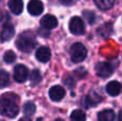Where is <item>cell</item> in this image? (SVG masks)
<instances>
[{"mask_svg": "<svg viewBox=\"0 0 122 121\" xmlns=\"http://www.w3.org/2000/svg\"><path fill=\"white\" fill-rule=\"evenodd\" d=\"M100 101H102V99L99 96V94H93V92H92L91 94H88V96H86V100H85V106L86 107L95 106Z\"/></svg>", "mask_w": 122, "mask_h": 121, "instance_id": "obj_17", "label": "cell"}, {"mask_svg": "<svg viewBox=\"0 0 122 121\" xmlns=\"http://www.w3.org/2000/svg\"><path fill=\"white\" fill-rule=\"evenodd\" d=\"M69 28L70 31L75 35H80V34L85 33V24L80 17L74 16L69 23Z\"/></svg>", "mask_w": 122, "mask_h": 121, "instance_id": "obj_4", "label": "cell"}, {"mask_svg": "<svg viewBox=\"0 0 122 121\" xmlns=\"http://www.w3.org/2000/svg\"><path fill=\"white\" fill-rule=\"evenodd\" d=\"M118 119L119 121H122V109L120 111V113H119V116H118Z\"/></svg>", "mask_w": 122, "mask_h": 121, "instance_id": "obj_26", "label": "cell"}, {"mask_svg": "<svg viewBox=\"0 0 122 121\" xmlns=\"http://www.w3.org/2000/svg\"><path fill=\"white\" fill-rule=\"evenodd\" d=\"M97 33L102 36V38H107L112 33V25L110 23H106L102 25L101 27L97 29Z\"/></svg>", "mask_w": 122, "mask_h": 121, "instance_id": "obj_15", "label": "cell"}, {"mask_svg": "<svg viewBox=\"0 0 122 121\" xmlns=\"http://www.w3.org/2000/svg\"><path fill=\"white\" fill-rule=\"evenodd\" d=\"M19 121H31V119H30L29 117H23L19 119Z\"/></svg>", "mask_w": 122, "mask_h": 121, "instance_id": "obj_25", "label": "cell"}, {"mask_svg": "<svg viewBox=\"0 0 122 121\" xmlns=\"http://www.w3.org/2000/svg\"><path fill=\"white\" fill-rule=\"evenodd\" d=\"M15 34V29L13 27V25L11 23L4 24V26L2 27L1 31H0V40L2 42H6V41L11 40Z\"/></svg>", "mask_w": 122, "mask_h": 121, "instance_id": "obj_7", "label": "cell"}, {"mask_svg": "<svg viewBox=\"0 0 122 121\" xmlns=\"http://www.w3.org/2000/svg\"><path fill=\"white\" fill-rule=\"evenodd\" d=\"M29 72H28L27 66L24 64H17L14 69V79L17 83H24L27 81Z\"/></svg>", "mask_w": 122, "mask_h": 121, "instance_id": "obj_6", "label": "cell"}, {"mask_svg": "<svg viewBox=\"0 0 122 121\" xmlns=\"http://www.w3.org/2000/svg\"><path fill=\"white\" fill-rule=\"evenodd\" d=\"M121 89H122L121 84L116 81H109V83L107 84V86H106V92L112 96H118V94H120Z\"/></svg>", "mask_w": 122, "mask_h": 121, "instance_id": "obj_12", "label": "cell"}, {"mask_svg": "<svg viewBox=\"0 0 122 121\" xmlns=\"http://www.w3.org/2000/svg\"><path fill=\"white\" fill-rule=\"evenodd\" d=\"M71 121H86V115L80 109H75L71 114Z\"/></svg>", "mask_w": 122, "mask_h": 121, "instance_id": "obj_18", "label": "cell"}, {"mask_svg": "<svg viewBox=\"0 0 122 121\" xmlns=\"http://www.w3.org/2000/svg\"><path fill=\"white\" fill-rule=\"evenodd\" d=\"M24 113L28 116H31L36 113V105L33 102H27L24 105Z\"/></svg>", "mask_w": 122, "mask_h": 121, "instance_id": "obj_20", "label": "cell"}, {"mask_svg": "<svg viewBox=\"0 0 122 121\" xmlns=\"http://www.w3.org/2000/svg\"><path fill=\"white\" fill-rule=\"evenodd\" d=\"M59 1L62 4H65V5H67V4H71L72 3V1H73V0H59Z\"/></svg>", "mask_w": 122, "mask_h": 121, "instance_id": "obj_24", "label": "cell"}, {"mask_svg": "<svg viewBox=\"0 0 122 121\" xmlns=\"http://www.w3.org/2000/svg\"><path fill=\"white\" fill-rule=\"evenodd\" d=\"M16 59V55H15L14 51L12 50H6L3 55V60L6 62V63H12V62L15 61Z\"/></svg>", "mask_w": 122, "mask_h": 121, "instance_id": "obj_22", "label": "cell"}, {"mask_svg": "<svg viewBox=\"0 0 122 121\" xmlns=\"http://www.w3.org/2000/svg\"><path fill=\"white\" fill-rule=\"evenodd\" d=\"M94 3L102 11H107L112 9L115 4V0H94Z\"/></svg>", "mask_w": 122, "mask_h": 121, "instance_id": "obj_16", "label": "cell"}, {"mask_svg": "<svg viewBox=\"0 0 122 121\" xmlns=\"http://www.w3.org/2000/svg\"><path fill=\"white\" fill-rule=\"evenodd\" d=\"M41 78H42V76H41L40 72H39L38 70H33V71H32V73H31V75H30V81H31V85H32V86L38 85V84L41 81Z\"/></svg>", "mask_w": 122, "mask_h": 121, "instance_id": "obj_21", "label": "cell"}, {"mask_svg": "<svg viewBox=\"0 0 122 121\" xmlns=\"http://www.w3.org/2000/svg\"><path fill=\"white\" fill-rule=\"evenodd\" d=\"M43 10H44V5L40 0H30L28 3V12L33 16L42 14Z\"/></svg>", "mask_w": 122, "mask_h": 121, "instance_id": "obj_10", "label": "cell"}, {"mask_svg": "<svg viewBox=\"0 0 122 121\" xmlns=\"http://www.w3.org/2000/svg\"><path fill=\"white\" fill-rule=\"evenodd\" d=\"M9 9L15 15H18L23 12L24 2L23 0H9Z\"/></svg>", "mask_w": 122, "mask_h": 121, "instance_id": "obj_13", "label": "cell"}, {"mask_svg": "<svg viewBox=\"0 0 122 121\" xmlns=\"http://www.w3.org/2000/svg\"><path fill=\"white\" fill-rule=\"evenodd\" d=\"M49 98L51 99L55 102H58V101H61L65 96V89L63 87H61L59 85L53 86V87L49 89Z\"/></svg>", "mask_w": 122, "mask_h": 121, "instance_id": "obj_8", "label": "cell"}, {"mask_svg": "<svg viewBox=\"0 0 122 121\" xmlns=\"http://www.w3.org/2000/svg\"><path fill=\"white\" fill-rule=\"evenodd\" d=\"M55 121H64V120H62V119H56Z\"/></svg>", "mask_w": 122, "mask_h": 121, "instance_id": "obj_27", "label": "cell"}, {"mask_svg": "<svg viewBox=\"0 0 122 121\" xmlns=\"http://www.w3.org/2000/svg\"><path fill=\"white\" fill-rule=\"evenodd\" d=\"M16 46L19 50L24 51V53H30L36 46V36L31 32H24L17 38Z\"/></svg>", "mask_w": 122, "mask_h": 121, "instance_id": "obj_2", "label": "cell"}, {"mask_svg": "<svg viewBox=\"0 0 122 121\" xmlns=\"http://www.w3.org/2000/svg\"><path fill=\"white\" fill-rule=\"evenodd\" d=\"M19 108L12 98L8 96V94H3L0 98V114L9 118H14L17 116Z\"/></svg>", "mask_w": 122, "mask_h": 121, "instance_id": "obj_1", "label": "cell"}, {"mask_svg": "<svg viewBox=\"0 0 122 121\" xmlns=\"http://www.w3.org/2000/svg\"><path fill=\"white\" fill-rule=\"evenodd\" d=\"M41 26H42L44 29H54L58 26V19L56 18L54 15H51V14H47V15H44V16L41 18V21H40Z\"/></svg>", "mask_w": 122, "mask_h": 121, "instance_id": "obj_9", "label": "cell"}, {"mask_svg": "<svg viewBox=\"0 0 122 121\" xmlns=\"http://www.w3.org/2000/svg\"><path fill=\"white\" fill-rule=\"evenodd\" d=\"M99 121H114L115 120V113L112 109H104L100 111L97 115Z\"/></svg>", "mask_w": 122, "mask_h": 121, "instance_id": "obj_14", "label": "cell"}, {"mask_svg": "<svg viewBox=\"0 0 122 121\" xmlns=\"http://www.w3.org/2000/svg\"><path fill=\"white\" fill-rule=\"evenodd\" d=\"M87 57V49L84 44L79 42H76L71 47V59L75 63L84 61Z\"/></svg>", "mask_w": 122, "mask_h": 121, "instance_id": "obj_3", "label": "cell"}, {"mask_svg": "<svg viewBox=\"0 0 122 121\" xmlns=\"http://www.w3.org/2000/svg\"><path fill=\"white\" fill-rule=\"evenodd\" d=\"M95 71H97V76L102 78H107L114 73V68L108 62H99L95 66Z\"/></svg>", "mask_w": 122, "mask_h": 121, "instance_id": "obj_5", "label": "cell"}, {"mask_svg": "<svg viewBox=\"0 0 122 121\" xmlns=\"http://www.w3.org/2000/svg\"><path fill=\"white\" fill-rule=\"evenodd\" d=\"M10 84V75L6 71L0 70V88L6 87Z\"/></svg>", "mask_w": 122, "mask_h": 121, "instance_id": "obj_19", "label": "cell"}, {"mask_svg": "<svg viewBox=\"0 0 122 121\" xmlns=\"http://www.w3.org/2000/svg\"><path fill=\"white\" fill-rule=\"evenodd\" d=\"M82 15L89 24H93L95 21V13L92 11H84Z\"/></svg>", "mask_w": 122, "mask_h": 121, "instance_id": "obj_23", "label": "cell"}, {"mask_svg": "<svg viewBox=\"0 0 122 121\" xmlns=\"http://www.w3.org/2000/svg\"><path fill=\"white\" fill-rule=\"evenodd\" d=\"M51 57V49L46 46H42L40 48H38V50L36 53V58L40 62H43V63H46L47 61H49Z\"/></svg>", "mask_w": 122, "mask_h": 121, "instance_id": "obj_11", "label": "cell"}]
</instances>
